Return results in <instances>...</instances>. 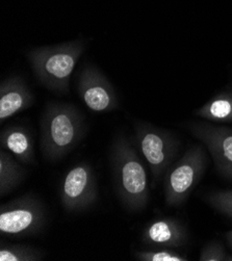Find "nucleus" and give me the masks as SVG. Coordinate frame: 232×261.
<instances>
[{
	"label": "nucleus",
	"mask_w": 232,
	"mask_h": 261,
	"mask_svg": "<svg viewBox=\"0 0 232 261\" xmlns=\"http://www.w3.org/2000/svg\"><path fill=\"white\" fill-rule=\"evenodd\" d=\"M98 198L96 177L90 165L73 167L65 176L61 189V203L68 213H80L91 207Z\"/></svg>",
	"instance_id": "0eeeda50"
},
{
	"label": "nucleus",
	"mask_w": 232,
	"mask_h": 261,
	"mask_svg": "<svg viewBox=\"0 0 232 261\" xmlns=\"http://www.w3.org/2000/svg\"><path fill=\"white\" fill-rule=\"evenodd\" d=\"M205 201L220 214L232 219V190L213 192L205 197Z\"/></svg>",
	"instance_id": "dca6fc26"
},
{
	"label": "nucleus",
	"mask_w": 232,
	"mask_h": 261,
	"mask_svg": "<svg viewBox=\"0 0 232 261\" xmlns=\"http://www.w3.org/2000/svg\"><path fill=\"white\" fill-rule=\"evenodd\" d=\"M189 130L208 148L219 174L232 180V128L192 123Z\"/></svg>",
	"instance_id": "1a4fd4ad"
},
{
	"label": "nucleus",
	"mask_w": 232,
	"mask_h": 261,
	"mask_svg": "<svg viewBox=\"0 0 232 261\" xmlns=\"http://www.w3.org/2000/svg\"><path fill=\"white\" fill-rule=\"evenodd\" d=\"M46 208L37 198L27 195L0 206V232L10 238L31 237L42 231Z\"/></svg>",
	"instance_id": "423d86ee"
},
{
	"label": "nucleus",
	"mask_w": 232,
	"mask_h": 261,
	"mask_svg": "<svg viewBox=\"0 0 232 261\" xmlns=\"http://www.w3.org/2000/svg\"><path fill=\"white\" fill-rule=\"evenodd\" d=\"M137 146L152 174V187L166 173L178 152L179 142L168 130L148 123L135 126Z\"/></svg>",
	"instance_id": "39448f33"
},
{
	"label": "nucleus",
	"mask_w": 232,
	"mask_h": 261,
	"mask_svg": "<svg viewBox=\"0 0 232 261\" xmlns=\"http://www.w3.org/2000/svg\"><path fill=\"white\" fill-rule=\"evenodd\" d=\"M45 254L36 248L24 245H2L0 261H40Z\"/></svg>",
	"instance_id": "2eb2a0df"
},
{
	"label": "nucleus",
	"mask_w": 232,
	"mask_h": 261,
	"mask_svg": "<svg viewBox=\"0 0 232 261\" xmlns=\"http://www.w3.org/2000/svg\"><path fill=\"white\" fill-rule=\"evenodd\" d=\"M85 134V119L69 103L49 102L41 119V147L45 159L59 161L80 143Z\"/></svg>",
	"instance_id": "f257e3e1"
},
{
	"label": "nucleus",
	"mask_w": 232,
	"mask_h": 261,
	"mask_svg": "<svg viewBox=\"0 0 232 261\" xmlns=\"http://www.w3.org/2000/svg\"><path fill=\"white\" fill-rule=\"evenodd\" d=\"M188 233L186 227L173 218L153 221L143 231L145 244L161 248H178L186 244Z\"/></svg>",
	"instance_id": "9b49d317"
},
{
	"label": "nucleus",
	"mask_w": 232,
	"mask_h": 261,
	"mask_svg": "<svg viewBox=\"0 0 232 261\" xmlns=\"http://www.w3.org/2000/svg\"><path fill=\"white\" fill-rule=\"evenodd\" d=\"M86 48L82 40L31 49L28 60L38 82L47 90L68 94L70 78Z\"/></svg>",
	"instance_id": "7ed1b4c3"
},
{
	"label": "nucleus",
	"mask_w": 232,
	"mask_h": 261,
	"mask_svg": "<svg viewBox=\"0 0 232 261\" xmlns=\"http://www.w3.org/2000/svg\"><path fill=\"white\" fill-rule=\"evenodd\" d=\"M112 167L122 204L133 213L143 211L149 201L147 170L136 149L123 136H119L113 145Z\"/></svg>",
	"instance_id": "f03ea898"
},
{
	"label": "nucleus",
	"mask_w": 232,
	"mask_h": 261,
	"mask_svg": "<svg viewBox=\"0 0 232 261\" xmlns=\"http://www.w3.org/2000/svg\"><path fill=\"white\" fill-rule=\"evenodd\" d=\"M228 254L220 242H211L206 244L200 252V261H228Z\"/></svg>",
	"instance_id": "a211bd4d"
},
{
	"label": "nucleus",
	"mask_w": 232,
	"mask_h": 261,
	"mask_svg": "<svg viewBox=\"0 0 232 261\" xmlns=\"http://www.w3.org/2000/svg\"><path fill=\"white\" fill-rule=\"evenodd\" d=\"M35 102V96L28 84L20 76H12L0 85V121L30 109Z\"/></svg>",
	"instance_id": "9d476101"
},
{
	"label": "nucleus",
	"mask_w": 232,
	"mask_h": 261,
	"mask_svg": "<svg viewBox=\"0 0 232 261\" xmlns=\"http://www.w3.org/2000/svg\"><path fill=\"white\" fill-rule=\"evenodd\" d=\"M2 148L15 156V159L25 165H35L34 141L29 130L20 125L5 128L0 135Z\"/></svg>",
	"instance_id": "f8f14e48"
},
{
	"label": "nucleus",
	"mask_w": 232,
	"mask_h": 261,
	"mask_svg": "<svg viewBox=\"0 0 232 261\" xmlns=\"http://www.w3.org/2000/svg\"><path fill=\"white\" fill-rule=\"evenodd\" d=\"M15 156L7 150L0 151V195L6 196L13 192L25 177L24 168Z\"/></svg>",
	"instance_id": "ddd939ff"
},
{
	"label": "nucleus",
	"mask_w": 232,
	"mask_h": 261,
	"mask_svg": "<svg viewBox=\"0 0 232 261\" xmlns=\"http://www.w3.org/2000/svg\"><path fill=\"white\" fill-rule=\"evenodd\" d=\"M226 240H227V243H228L229 247H230L231 250H232V230L229 231V232H227V234H226Z\"/></svg>",
	"instance_id": "6ab92c4d"
},
{
	"label": "nucleus",
	"mask_w": 232,
	"mask_h": 261,
	"mask_svg": "<svg viewBox=\"0 0 232 261\" xmlns=\"http://www.w3.org/2000/svg\"><path fill=\"white\" fill-rule=\"evenodd\" d=\"M136 259L140 261H188V257L182 253L169 249L152 250V251H136Z\"/></svg>",
	"instance_id": "f3484780"
},
{
	"label": "nucleus",
	"mask_w": 232,
	"mask_h": 261,
	"mask_svg": "<svg viewBox=\"0 0 232 261\" xmlns=\"http://www.w3.org/2000/svg\"><path fill=\"white\" fill-rule=\"evenodd\" d=\"M195 115L204 120L218 122V123H231L232 122V93L223 92L195 112Z\"/></svg>",
	"instance_id": "4468645a"
},
{
	"label": "nucleus",
	"mask_w": 232,
	"mask_h": 261,
	"mask_svg": "<svg viewBox=\"0 0 232 261\" xmlns=\"http://www.w3.org/2000/svg\"><path fill=\"white\" fill-rule=\"evenodd\" d=\"M208 158L200 146L190 148L182 159L166 172L164 195L169 206L183 205L203 177Z\"/></svg>",
	"instance_id": "20e7f679"
},
{
	"label": "nucleus",
	"mask_w": 232,
	"mask_h": 261,
	"mask_svg": "<svg viewBox=\"0 0 232 261\" xmlns=\"http://www.w3.org/2000/svg\"><path fill=\"white\" fill-rule=\"evenodd\" d=\"M77 90L86 107L94 113H108L119 107L115 89L107 76L95 66L87 65L83 69Z\"/></svg>",
	"instance_id": "6e6552de"
}]
</instances>
